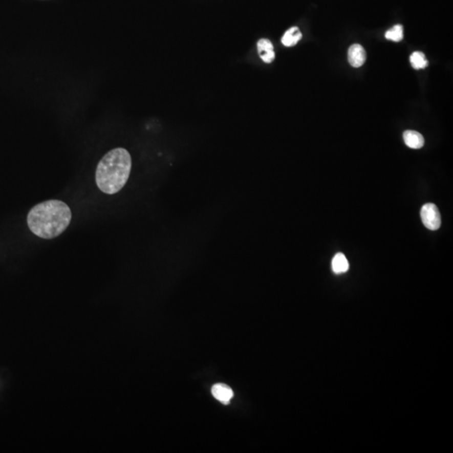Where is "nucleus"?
I'll use <instances>...</instances> for the list:
<instances>
[{
  "label": "nucleus",
  "instance_id": "f257e3e1",
  "mask_svg": "<svg viewBox=\"0 0 453 453\" xmlns=\"http://www.w3.org/2000/svg\"><path fill=\"white\" fill-rule=\"evenodd\" d=\"M72 211L65 202L48 200L35 205L29 211L27 224L30 231L44 240L58 237L68 228Z\"/></svg>",
  "mask_w": 453,
  "mask_h": 453
},
{
  "label": "nucleus",
  "instance_id": "f03ea898",
  "mask_svg": "<svg viewBox=\"0 0 453 453\" xmlns=\"http://www.w3.org/2000/svg\"><path fill=\"white\" fill-rule=\"evenodd\" d=\"M132 168L131 154L116 148L106 154L96 170V183L100 191L109 195L118 193L128 181Z\"/></svg>",
  "mask_w": 453,
  "mask_h": 453
},
{
  "label": "nucleus",
  "instance_id": "7ed1b4c3",
  "mask_svg": "<svg viewBox=\"0 0 453 453\" xmlns=\"http://www.w3.org/2000/svg\"><path fill=\"white\" fill-rule=\"evenodd\" d=\"M421 220L425 228L432 231L439 229L442 223L441 214L436 205L433 203H426L421 207Z\"/></svg>",
  "mask_w": 453,
  "mask_h": 453
},
{
  "label": "nucleus",
  "instance_id": "20e7f679",
  "mask_svg": "<svg viewBox=\"0 0 453 453\" xmlns=\"http://www.w3.org/2000/svg\"><path fill=\"white\" fill-rule=\"evenodd\" d=\"M349 61L353 68H360L366 60V52L363 47L359 44H353L349 49Z\"/></svg>",
  "mask_w": 453,
  "mask_h": 453
},
{
  "label": "nucleus",
  "instance_id": "39448f33",
  "mask_svg": "<svg viewBox=\"0 0 453 453\" xmlns=\"http://www.w3.org/2000/svg\"><path fill=\"white\" fill-rule=\"evenodd\" d=\"M211 394L216 400L224 404H229L233 397V391L229 386L224 383H216L211 388Z\"/></svg>",
  "mask_w": 453,
  "mask_h": 453
},
{
  "label": "nucleus",
  "instance_id": "423d86ee",
  "mask_svg": "<svg viewBox=\"0 0 453 453\" xmlns=\"http://www.w3.org/2000/svg\"><path fill=\"white\" fill-rule=\"evenodd\" d=\"M258 55L265 63H271L275 58L274 47L268 39H261L257 44Z\"/></svg>",
  "mask_w": 453,
  "mask_h": 453
},
{
  "label": "nucleus",
  "instance_id": "0eeeda50",
  "mask_svg": "<svg viewBox=\"0 0 453 453\" xmlns=\"http://www.w3.org/2000/svg\"><path fill=\"white\" fill-rule=\"evenodd\" d=\"M403 137H404L405 144L409 148H412V149H421V148L424 146V144H425L424 138L417 131H406L404 133Z\"/></svg>",
  "mask_w": 453,
  "mask_h": 453
},
{
  "label": "nucleus",
  "instance_id": "6e6552de",
  "mask_svg": "<svg viewBox=\"0 0 453 453\" xmlns=\"http://www.w3.org/2000/svg\"><path fill=\"white\" fill-rule=\"evenodd\" d=\"M301 38L302 34L300 29L298 27H292V28L286 30V32L285 33V35H283L282 39V44L285 47H294L301 40Z\"/></svg>",
  "mask_w": 453,
  "mask_h": 453
},
{
  "label": "nucleus",
  "instance_id": "1a4fd4ad",
  "mask_svg": "<svg viewBox=\"0 0 453 453\" xmlns=\"http://www.w3.org/2000/svg\"><path fill=\"white\" fill-rule=\"evenodd\" d=\"M332 270L335 274H342L348 271L349 269V261L343 253H338L332 258Z\"/></svg>",
  "mask_w": 453,
  "mask_h": 453
},
{
  "label": "nucleus",
  "instance_id": "9d476101",
  "mask_svg": "<svg viewBox=\"0 0 453 453\" xmlns=\"http://www.w3.org/2000/svg\"><path fill=\"white\" fill-rule=\"evenodd\" d=\"M411 63H412V68L416 70H421L424 69L428 66V61L425 59V54L421 51H416L412 54V56L409 57Z\"/></svg>",
  "mask_w": 453,
  "mask_h": 453
},
{
  "label": "nucleus",
  "instance_id": "9b49d317",
  "mask_svg": "<svg viewBox=\"0 0 453 453\" xmlns=\"http://www.w3.org/2000/svg\"><path fill=\"white\" fill-rule=\"evenodd\" d=\"M385 38L387 40H392V41H401L404 38L403 26L401 25H396L394 26L392 29L389 30L385 33Z\"/></svg>",
  "mask_w": 453,
  "mask_h": 453
}]
</instances>
